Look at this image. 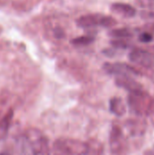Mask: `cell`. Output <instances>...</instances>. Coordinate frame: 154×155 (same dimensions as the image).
<instances>
[{
    "instance_id": "1",
    "label": "cell",
    "mask_w": 154,
    "mask_h": 155,
    "mask_svg": "<svg viewBox=\"0 0 154 155\" xmlns=\"http://www.w3.org/2000/svg\"><path fill=\"white\" fill-rule=\"evenodd\" d=\"M19 155H51L46 135L37 128L25 129L15 141Z\"/></svg>"
},
{
    "instance_id": "2",
    "label": "cell",
    "mask_w": 154,
    "mask_h": 155,
    "mask_svg": "<svg viewBox=\"0 0 154 155\" xmlns=\"http://www.w3.org/2000/svg\"><path fill=\"white\" fill-rule=\"evenodd\" d=\"M131 111L138 116L151 117L154 124V97L144 90L130 93L127 98Z\"/></svg>"
},
{
    "instance_id": "3",
    "label": "cell",
    "mask_w": 154,
    "mask_h": 155,
    "mask_svg": "<svg viewBox=\"0 0 154 155\" xmlns=\"http://www.w3.org/2000/svg\"><path fill=\"white\" fill-rule=\"evenodd\" d=\"M51 154L86 155V143L73 138L61 137L54 142Z\"/></svg>"
},
{
    "instance_id": "4",
    "label": "cell",
    "mask_w": 154,
    "mask_h": 155,
    "mask_svg": "<svg viewBox=\"0 0 154 155\" xmlns=\"http://www.w3.org/2000/svg\"><path fill=\"white\" fill-rule=\"evenodd\" d=\"M109 145L113 155H126L129 152V143L126 135L119 125H113L109 134Z\"/></svg>"
},
{
    "instance_id": "5",
    "label": "cell",
    "mask_w": 154,
    "mask_h": 155,
    "mask_svg": "<svg viewBox=\"0 0 154 155\" xmlns=\"http://www.w3.org/2000/svg\"><path fill=\"white\" fill-rule=\"evenodd\" d=\"M105 73L117 76H138L142 73L139 69L125 63H105L103 66Z\"/></svg>"
},
{
    "instance_id": "6",
    "label": "cell",
    "mask_w": 154,
    "mask_h": 155,
    "mask_svg": "<svg viewBox=\"0 0 154 155\" xmlns=\"http://www.w3.org/2000/svg\"><path fill=\"white\" fill-rule=\"evenodd\" d=\"M129 60L145 69L150 70L154 68V55L143 48H133L129 53Z\"/></svg>"
},
{
    "instance_id": "7",
    "label": "cell",
    "mask_w": 154,
    "mask_h": 155,
    "mask_svg": "<svg viewBox=\"0 0 154 155\" xmlns=\"http://www.w3.org/2000/svg\"><path fill=\"white\" fill-rule=\"evenodd\" d=\"M115 84L118 87L128 91L129 93H134L143 90V85L135 81L132 76H117L115 78Z\"/></svg>"
},
{
    "instance_id": "8",
    "label": "cell",
    "mask_w": 154,
    "mask_h": 155,
    "mask_svg": "<svg viewBox=\"0 0 154 155\" xmlns=\"http://www.w3.org/2000/svg\"><path fill=\"white\" fill-rule=\"evenodd\" d=\"M103 15L89 14L80 16L76 20V25L81 28H92L94 26H101V22Z\"/></svg>"
},
{
    "instance_id": "9",
    "label": "cell",
    "mask_w": 154,
    "mask_h": 155,
    "mask_svg": "<svg viewBox=\"0 0 154 155\" xmlns=\"http://www.w3.org/2000/svg\"><path fill=\"white\" fill-rule=\"evenodd\" d=\"M14 109L11 107L9 108L0 118V142L4 141L9 133L13 118H14Z\"/></svg>"
},
{
    "instance_id": "10",
    "label": "cell",
    "mask_w": 154,
    "mask_h": 155,
    "mask_svg": "<svg viewBox=\"0 0 154 155\" xmlns=\"http://www.w3.org/2000/svg\"><path fill=\"white\" fill-rule=\"evenodd\" d=\"M111 10L113 13H115L124 18H132V17L135 16L136 13H137L136 9L132 5H129L126 3H121V2L112 4Z\"/></svg>"
},
{
    "instance_id": "11",
    "label": "cell",
    "mask_w": 154,
    "mask_h": 155,
    "mask_svg": "<svg viewBox=\"0 0 154 155\" xmlns=\"http://www.w3.org/2000/svg\"><path fill=\"white\" fill-rule=\"evenodd\" d=\"M146 122L143 119L139 120H130L127 123V129L133 136H141L145 133Z\"/></svg>"
},
{
    "instance_id": "12",
    "label": "cell",
    "mask_w": 154,
    "mask_h": 155,
    "mask_svg": "<svg viewBox=\"0 0 154 155\" xmlns=\"http://www.w3.org/2000/svg\"><path fill=\"white\" fill-rule=\"evenodd\" d=\"M109 108L111 113L117 117H122L126 114V105L120 97H113L110 100Z\"/></svg>"
},
{
    "instance_id": "13",
    "label": "cell",
    "mask_w": 154,
    "mask_h": 155,
    "mask_svg": "<svg viewBox=\"0 0 154 155\" xmlns=\"http://www.w3.org/2000/svg\"><path fill=\"white\" fill-rule=\"evenodd\" d=\"M86 143V155H103L104 152L103 144L95 138L89 139Z\"/></svg>"
},
{
    "instance_id": "14",
    "label": "cell",
    "mask_w": 154,
    "mask_h": 155,
    "mask_svg": "<svg viewBox=\"0 0 154 155\" xmlns=\"http://www.w3.org/2000/svg\"><path fill=\"white\" fill-rule=\"evenodd\" d=\"M108 35L111 37H113L114 39H127L133 37L134 34L131 29L127 27H123V28L111 29L108 32Z\"/></svg>"
},
{
    "instance_id": "15",
    "label": "cell",
    "mask_w": 154,
    "mask_h": 155,
    "mask_svg": "<svg viewBox=\"0 0 154 155\" xmlns=\"http://www.w3.org/2000/svg\"><path fill=\"white\" fill-rule=\"evenodd\" d=\"M95 37L92 35H83V36H78L71 40V44L77 46H84L91 45L94 42Z\"/></svg>"
},
{
    "instance_id": "16",
    "label": "cell",
    "mask_w": 154,
    "mask_h": 155,
    "mask_svg": "<svg viewBox=\"0 0 154 155\" xmlns=\"http://www.w3.org/2000/svg\"><path fill=\"white\" fill-rule=\"evenodd\" d=\"M111 45L117 50H125L132 47L131 42L126 39H113L110 41Z\"/></svg>"
},
{
    "instance_id": "17",
    "label": "cell",
    "mask_w": 154,
    "mask_h": 155,
    "mask_svg": "<svg viewBox=\"0 0 154 155\" xmlns=\"http://www.w3.org/2000/svg\"><path fill=\"white\" fill-rule=\"evenodd\" d=\"M116 25H117V21L115 18H113L111 15H103L101 26H103L106 28H112Z\"/></svg>"
},
{
    "instance_id": "18",
    "label": "cell",
    "mask_w": 154,
    "mask_h": 155,
    "mask_svg": "<svg viewBox=\"0 0 154 155\" xmlns=\"http://www.w3.org/2000/svg\"><path fill=\"white\" fill-rule=\"evenodd\" d=\"M154 39L153 35L151 33V32H148V31H144L143 33H141L138 36V40L141 42V43H143V44H148V43H151L152 42Z\"/></svg>"
},
{
    "instance_id": "19",
    "label": "cell",
    "mask_w": 154,
    "mask_h": 155,
    "mask_svg": "<svg viewBox=\"0 0 154 155\" xmlns=\"http://www.w3.org/2000/svg\"><path fill=\"white\" fill-rule=\"evenodd\" d=\"M136 4L144 8H152L154 5V0H135Z\"/></svg>"
},
{
    "instance_id": "20",
    "label": "cell",
    "mask_w": 154,
    "mask_h": 155,
    "mask_svg": "<svg viewBox=\"0 0 154 155\" xmlns=\"http://www.w3.org/2000/svg\"><path fill=\"white\" fill-rule=\"evenodd\" d=\"M117 49H115V48H106V49H103V54H105L106 56H108V57H113L116 54H117Z\"/></svg>"
},
{
    "instance_id": "21",
    "label": "cell",
    "mask_w": 154,
    "mask_h": 155,
    "mask_svg": "<svg viewBox=\"0 0 154 155\" xmlns=\"http://www.w3.org/2000/svg\"><path fill=\"white\" fill-rule=\"evenodd\" d=\"M0 155H11L6 152H0Z\"/></svg>"
},
{
    "instance_id": "22",
    "label": "cell",
    "mask_w": 154,
    "mask_h": 155,
    "mask_svg": "<svg viewBox=\"0 0 154 155\" xmlns=\"http://www.w3.org/2000/svg\"><path fill=\"white\" fill-rule=\"evenodd\" d=\"M152 49L153 50V53H154V45H153V46H152Z\"/></svg>"
},
{
    "instance_id": "23",
    "label": "cell",
    "mask_w": 154,
    "mask_h": 155,
    "mask_svg": "<svg viewBox=\"0 0 154 155\" xmlns=\"http://www.w3.org/2000/svg\"><path fill=\"white\" fill-rule=\"evenodd\" d=\"M153 26H154V25H153Z\"/></svg>"
}]
</instances>
